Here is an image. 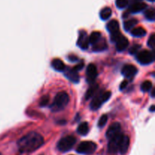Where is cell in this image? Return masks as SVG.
<instances>
[{
  "mask_svg": "<svg viewBox=\"0 0 155 155\" xmlns=\"http://www.w3.org/2000/svg\"><path fill=\"white\" fill-rule=\"evenodd\" d=\"M97 148L96 144L92 142H83L78 145L77 151L80 154H91L95 151Z\"/></svg>",
  "mask_w": 155,
  "mask_h": 155,
  "instance_id": "277c9868",
  "label": "cell"
},
{
  "mask_svg": "<svg viewBox=\"0 0 155 155\" xmlns=\"http://www.w3.org/2000/svg\"><path fill=\"white\" fill-rule=\"evenodd\" d=\"M51 66L56 71L58 72H62L65 70V64L61 59H54L51 62Z\"/></svg>",
  "mask_w": 155,
  "mask_h": 155,
  "instance_id": "e0dca14e",
  "label": "cell"
},
{
  "mask_svg": "<svg viewBox=\"0 0 155 155\" xmlns=\"http://www.w3.org/2000/svg\"><path fill=\"white\" fill-rule=\"evenodd\" d=\"M107 45L104 39H100L98 42L93 45V51H102L107 48Z\"/></svg>",
  "mask_w": 155,
  "mask_h": 155,
  "instance_id": "ac0fdd59",
  "label": "cell"
},
{
  "mask_svg": "<svg viewBox=\"0 0 155 155\" xmlns=\"http://www.w3.org/2000/svg\"><path fill=\"white\" fill-rule=\"evenodd\" d=\"M48 102H49V97H48V95H43L41 98L40 101H39V105L41 107H45V106L48 104Z\"/></svg>",
  "mask_w": 155,
  "mask_h": 155,
  "instance_id": "f1b7e54d",
  "label": "cell"
},
{
  "mask_svg": "<svg viewBox=\"0 0 155 155\" xmlns=\"http://www.w3.org/2000/svg\"><path fill=\"white\" fill-rule=\"evenodd\" d=\"M137 68L136 67L133 65L127 64L123 68L121 72L123 75L127 78H132L137 74Z\"/></svg>",
  "mask_w": 155,
  "mask_h": 155,
  "instance_id": "8fae6325",
  "label": "cell"
},
{
  "mask_svg": "<svg viewBox=\"0 0 155 155\" xmlns=\"http://www.w3.org/2000/svg\"><path fill=\"white\" fill-rule=\"evenodd\" d=\"M86 81L89 83H92L95 82L96 80V77L98 76V71H97V68L95 64H90L89 66L87 67L86 69Z\"/></svg>",
  "mask_w": 155,
  "mask_h": 155,
  "instance_id": "8992f818",
  "label": "cell"
},
{
  "mask_svg": "<svg viewBox=\"0 0 155 155\" xmlns=\"http://www.w3.org/2000/svg\"><path fill=\"white\" fill-rule=\"evenodd\" d=\"M138 24V21L135 18H133V19H130L128 21H125L124 24V27L127 31H129V30H132L136 24Z\"/></svg>",
  "mask_w": 155,
  "mask_h": 155,
  "instance_id": "7402d4cb",
  "label": "cell"
},
{
  "mask_svg": "<svg viewBox=\"0 0 155 155\" xmlns=\"http://www.w3.org/2000/svg\"><path fill=\"white\" fill-rule=\"evenodd\" d=\"M154 42H155L154 34H152L151 36H150L148 42V45L150 47V48H152V49L154 48Z\"/></svg>",
  "mask_w": 155,
  "mask_h": 155,
  "instance_id": "4dcf8cb0",
  "label": "cell"
},
{
  "mask_svg": "<svg viewBox=\"0 0 155 155\" xmlns=\"http://www.w3.org/2000/svg\"><path fill=\"white\" fill-rule=\"evenodd\" d=\"M69 95H68V93L65 92H58L54 97V102L50 106V108L52 111H59L66 107V105L69 102Z\"/></svg>",
  "mask_w": 155,
  "mask_h": 155,
  "instance_id": "7a4b0ae2",
  "label": "cell"
},
{
  "mask_svg": "<svg viewBox=\"0 0 155 155\" xmlns=\"http://www.w3.org/2000/svg\"><path fill=\"white\" fill-rule=\"evenodd\" d=\"M107 29L108 30V31L110 32V34L118 33V32H120L119 23H118V21H116V20H112V21H110V22L107 24Z\"/></svg>",
  "mask_w": 155,
  "mask_h": 155,
  "instance_id": "2e32d148",
  "label": "cell"
},
{
  "mask_svg": "<svg viewBox=\"0 0 155 155\" xmlns=\"http://www.w3.org/2000/svg\"><path fill=\"white\" fill-rule=\"evenodd\" d=\"M107 119H108V117H107V115H102V116L99 118V120H98V127H100V128H101V127H104V126L106 125V124H107Z\"/></svg>",
  "mask_w": 155,
  "mask_h": 155,
  "instance_id": "4316f807",
  "label": "cell"
},
{
  "mask_svg": "<svg viewBox=\"0 0 155 155\" xmlns=\"http://www.w3.org/2000/svg\"><path fill=\"white\" fill-rule=\"evenodd\" d=\"M83 68V64L81 63V64H77L76 67H74V69L76 71H77V72H78V71H80V70H81Z\"/></svg>",
  "mask_w": 155,
  "mask_h": 155,
  "instance_id": "836d02e7",
  "label": "cell"
},
{
  "mask_svg": "<svg viewBox=\"0 0 155 155\" xmlns=\"http://www.w3.org/2000/svg\"><path fill=\"white\" fill-rule=\"evenodd\" d=\"M68 58H69V61H77V57H76L74 55L69 56Z\"/></svg>",
  "mask_w": 155,
  "mask_h": 155,
  "instance_id": "e575fe53",
  "label": "cell"
},
{
  "mask_svg": "<svg viewBox=\"0 0 155 155\" xmlns=\"http://www.w3.org/2000/svg\"><path fill=\"white\" fill-rule=\"evenodd\" d=\"M100 39H101V33H100V32H93V33H91V35L89 37V43L92 44V45H94V44L96 43Z\"/></svg>",
  "mask_w": 155,
  "mask_h": 155,
  "instance_id": "603a6c76",
  "label": "cell"
},
{
  "mask_svg": "<svg viewBox=\"0 0 155 155\" xmlns=\"http://www.w3.org/2000/svg\"><path fill=\"white\" fill-rule=\"evenodd\" d=\"M131 34L135 37H142L146 35V30L142 27H136L132 30Z\"/></svg>",
  "mask_w": 155,
  "mask_h": 155,
  "instance_id": "ffe728a7",
  "label": "cell"
},
{
  "mask_svg": "<svg viewBox=\"0 0 155 155\" xmlns=\"http://www.w3.org/2000/svg\"><path fill=\"white\" fill-rule=\"evenodd\" d=\"M136 1H141V0H136Z\"/></svg>",
  "mask_w": 155,
  "mask_h": 155,
  "instance_id": "f35d334b",
  "label": "cell"
},
{
  "mask_svg": "<svg viewBox=\"0 0 155 155\" xmlns=\"http://www.w3.org/2000/svg\"><path fill=\"white\" fill-rule=\"evenodd\" d=\"M104 101H103L102 98V95H98L97 97H95L93 100L92 101L90 104V108L92 109V110H96L102 105V104L104 103Z\"/></svg>",
  "mask_w": 155,
  "mask_h": 155,
  "instance_id": "9a60e30c",
  "label": "cell"
},
{
  "mask_svg": "<svg viewBox=\"0 0 155 155\" xmlns=\"http://www.w3.org/2000/svg\"><path fill=\"white\" fill-rule=\"evenodd\" d=\"M76 143V139L74 136H68L62 138L58 143V148L59 151L67 152L74 147Z\"/></svg>",
  "mask_w": 155,
  "mask_h": 155,
  "instance_id": "3957f363",
  "label": "cell"
},
{
  "mask_svg": "<svg viewBox=\"0 0 155 155\" xmlns=\"http://www.w3.org/2000/svg\"><path fill=\"white\" fill-rule=\"evenodd\" d=\"M151 88H152V83H151V81H148V80L143 82L142 84L141 85V90L142 92H148V91L151 90Z\"/></svg>",
  "mask_w": 155,
  "mask_h": 155,
  "instance_id": "484cf974",
  "label": "cell"
},
{
  "mask_svg": "<svg viewBox=\"0 0 155 155\" xmlns=\"http://www.w3.org/2000/svg\"><path fill=\"white\" fill-rule=\"evenodd\" d=\"M98 85H94V86H91L89 89L87 90V92H86V95H85V98L86 100H88L89 98H90L91 97H92L94 95V94L95 93V92L98 89Z\"/></svg>",
  "mask_w": 155,
  "mask_h": 155,
  "instance_id": "cb8c5ba5",
  "label": "cell"
},
{
  "mask_svg": "<svg viewBox=\"0 0 155 155\" xmlns=\"http://www.w3.org/2000/svg\"><path fill=\"white\" fill-rule=\"evenodd\" d=\"M65 76H66L68 80H70L71 81H72L73 83H78L79 80H80V77H79V74L77 71H76L74 68H71V69H68L65 72Z\"/></svg>",
  "mask_w": 155,
  "mask_h": 155,
  "instance_id": "7c38bea8",
  "label": "cell"
},
{
  "mask_svg": "<svg viewBox=\"0 0 155 155\" xmlns=\"http://www.w3.org/2000/svg\"><path fill=\"white\" fill-rule=\"evenodd\" d=\"M43 142V137L40 134L31 132L21 138L18 141V145L21 152L30 153L40 148Z\"/></svg>",
  "mask_w": 155,
  "mask_h": 155,
  "instance_id": "6da1fadb",
  "label": "cell"
},
{
  "mask_svg": "<svg viewBox=\"0 0 155 155\" xmlns=\"http://www.w3.org/2000/svg\"><path fill=\"white\" fill-rule=\"evenodd\" d=\"M127 84H128V82L126 81V80H124V82H122L120 84V90H123V89H125V88L127 86Z\"/></svg>",
  "mask_w": 155,
  "mask_h": 155,
  "instance_id": "d6a6232c",
  "label": "cell"
},
{
  "mask_svg": "<svg viewBox=\"0 0 155 155\" xmlns=\"http://www.w3.org/2000/svg\"><path fill=\"white\" fill-rule=\"evenodd\" d=\"M150 110H151V112H154V110H155V109H154V105H152L151 107V108H150Z\"/></svg>",
  "mask_w": 155,
  "mask_h": 155,
  "instance_id": "d590c367",
  "label": "cell"
},
{
  "mask_svg": "<svg viewBox=\"0 0 155 155\" xmlns=\"http://www.w3.org/2000/svg\"><path fill=\"white\" fill-rule=\"evenodd\" d=\"M111 9L109 7H105L101 11V12H100V18L102 20H104V21H105V20H107L110 16H111Z\"/></svg>",
  "mask_w": 155,
  "mask_h": 155,
  "instance_id": "44dd1931",
  "label": "cell"
},
{
  "mask_svg": "<svg viewBox=\"0 0 155 155\" xmlns=\"http://www.w3.org/2000/svg\"><path fill=\"white\" fill-rule=\"evenodd\" d=\"M129 41L125 36H121L120 39L116 42L117 50L119 51H123L128 47Z\"/></svg>",
  "mask_w": 155,
  "mask_h": 155,
  "instance_id": "4fadbf2b",
  "label": "cell"
},
{
  "mask_svg": "<svg viewBox=\"0 0 155 155\" xmlns=\"http://www.w3.org/2000/svg\"><path fill=\"white\" fill-rule=\"evenodd\" d=\"M145 16L147 20L150 21H154L155 19V12L154 8H149L145 11Z\"/></svg>",
  "mask_w": 155,
  "mask_h": 155,
  "instance_id": "d4e9b609",
  "label": "cell"
},
{
  "mask_svg": "<svg viewBox=\"0 0 155 155\" xmlns=\"http://www.w3.org/2000/svg\"><path fill=\"white\" fill-rule=\"evenodd\" d=\"M129 146H130V138L125 135H122L120 141L118 151L122 154H126L127 150H128Z\"/></svg>",
  "mask_w": 155,
  "mask_h": 155,
  "instance_id": "30bf717a",
  "label": "cell"
},
{
  "mask_svg": "<svg viewBox=\"0 0 155 155\" xmlns=\"http://www.w3.org/2000/svg\"><path fill=\"white\" fill-rule=\"evenodd\" d=\"M88 132H89V125L87 123L83 122L79 125L78 128H77V133L79 134L82 135V136H86Z\"/></svg>",
  "mask_w": 155,
  "mask_h": 155,
  "instance_id": "d6986e66",
  "label": "cell"
},
{
  "mask_svg": "<svg viewBox=\"0 0 155 155\" xmlns=\"http://www.w3.org/2000/svg\"><path fill=\"white\" fill-rule=\"evenodd\" d=\"M149 2H154V0H148Z\"/></svg>",
  "mask_w": 155,
  "mask_h": 155,
  "instance_id": "74e56055",
  "label": "cell"
},
{
  "mask_svg": "<svg viewBox=\"0 0 155 155\" xmlns=\"http://www.w3.org/2000/svg\"><path fill=\"white\" fill-rule=\"evenodd\" d=\"M89 36L86 31H81L79 35L78 40H77V45L82 49H86L89 47Z\"/></svg>",
  "mask_w": 155,
  "mask_h": 155,
  "instance_id": "9c48e42d",
  "label": "cell"
},
{
  "mask_svg": "<svg viewBox=\"0 0 155 155\" xmlns=\"http://www.w3.org/2000/svg\"><path fill=\"white\" fill-rule=\"evenodd\" d=\"M128 0H116V5L118 8H125L128 5Z\"/></svg>",
  "mask_w": 155,
  "mask_h": 155,
  "instance_id": "83f0119b",
  "label": "cell"
},
{
  "mask_svg": "<svg viewBox=\"0 0 155 155\" xmlns=\"http://www.w3.org/2000/svg\"><path fill=\"white\" fill-rule=\"evenodd\" d=\"M0 155H2V154H0Z\"/></svg>",
  "mask_w": 155,
  "mask_h": 155,
  "instance_id": "ab89813d",
  "label": "cell"
},
{
  "mask_svg": "<svg viewBox=\"0 0 155 155\" xmlns=\"http://www.w3.org/2000/svg\"><path fill=\"white\" fill-rule=\"evenodd\" d=\"M141 45H134L133 46H132L130 49V53L131 54H135L139 51V50L140 49Z\"/></svg>",
  "mask_w": 155,
  "mask_h": 155,
  "instance_id": "f546056e",
  "label": "cell"
},
{
  "mask_svg": "<svg viewBox=\"0 0 155 155\" xmlns=\"http://www.w3.org/2000/svg\"><path fill=\"white\" fill-rule=\"evenodd\" d=\"M151 97H153V98L154 97V90L151 91Z\"/></svg>",
  "mask_w": 155,
  "mask_h": 155,
  "instance_id": "8d00e7d4",
  "label": "cell"
},
{
  "mask_svg": "<svg viewBox=\"0 0 155 155\" xmlns=\"http://www.w3.org/2000/svg\"><path fill=\"white\" fill-rule=\"evenodd\" d=\"M147 5L144 2H135L130 6L129 12L131 13H138L146 8Z\"/></svg>",
  "mask_w": 155,
  "mask_h": 155,
  "instance_id": "5bb4252c",
  "label": "cell"
},
{
  "mask_svg": "<svg viewBox=\"0 0 155 155\" xmlns=\"http://www.w3.org/2000/svg\"><path fill=\"white\" fill-rule=\"evenodd\" d=\"M122 135L123 134L120 133L119 135H117V136H116L115 137L110 139V142H109L108 143V146H107V150H108L109 153H110V154H115V153L118 152L120 141Z\"/></svg>",
  "mask_w": 155,
  "mask_h": 155,
  "instance_id": "52a82bcc",
  "label": "cell"
},
{
  "mask_svg": "<svg viewBox=\"0 0 155 155\" xmlns=\"http://www.w3.org/2000/svg\"><path fill=\"white\" fill-rule=\"evenodd\" d=\"M121 36H122V35H121V33H120V32L116 33H113V34H111V36H110V40H111L112 42H116L117 41L120 39V37Z\"/></svg>",
  "mask_w": 155,
  "mask_h": 155,
  "instance_id": "1f68e13d",
  "label": "cell"
},
{
  "mask_svg": "<svg viewBox=\"0 0 155 155\" xmlns=\"http://www.w3.org/2000/svg\"><path fill=\"white\" fill-rule=\"evenodd\" d=\"M137 61L142 65H148L152 63L154 61V55L151 51L148 50H143L138 53Z\"/></svg>",
  "mask_w": 155,
  "mask_h": 155,
  "instance_id": "5b68a950",
  "label": "cell"
},
{
  "mask_svg": "<svg viewBox=\"0 0 155 155\" xmlns=\"http://www.w3.org/2000/svg\"><path fill=\"white\" fill-rule=\"evenodd\" d=\"M120 124L119 123H114L113 124H111L109 127L108 130H107L106 137L109 139L115 137V136H117V135H119L120 133Z\"/></svg>",
  "mask_w": 155,
  "mask_h": 155,
  "instance_id": "ba28073f",
  "label": "cell"
}]
</instances>
